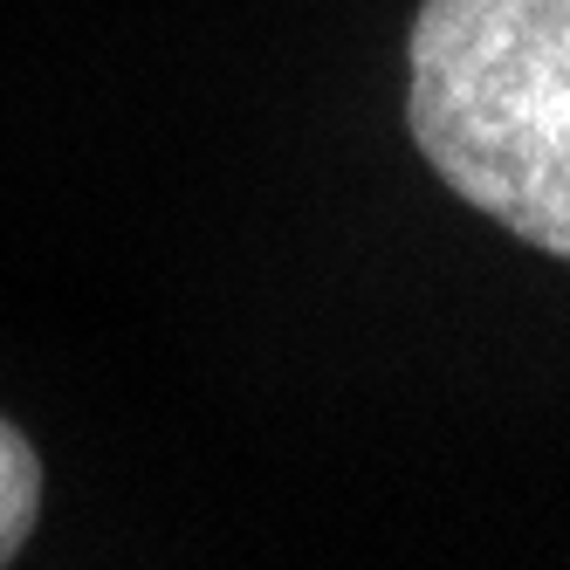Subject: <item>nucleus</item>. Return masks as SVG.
<instances>
[{
    "instance_id": "nucleus-1",
    "label": "nucleus",
    "mask_w": 570,
    "mask_h": 570,
    "mask_svg": "<svg viewBox=\"0 0 570 570\" xmlns=\"http://www.w3.org/2000/svg\"><path fill=\"white\" fill-rule=\"evenodd\" d=\"M405 125L468 207L570 262V0H420Z\"/></svg>"
},
{
    "instance_id": "nucleus-2",
    "label": "nucleus",
    "mask_w": 570,
    "mask_h": 570,
    "mask_svg": "<svg viewBox=\"0 0 570 570\" xmlns=\"http://www.w3.org/2000/svg\"><path fill=\"white\" fill-rule=\"evenodd\" d=\"M42 515V454L14 420H0V563H14Z\"/></svg>"
}]
</instances>
